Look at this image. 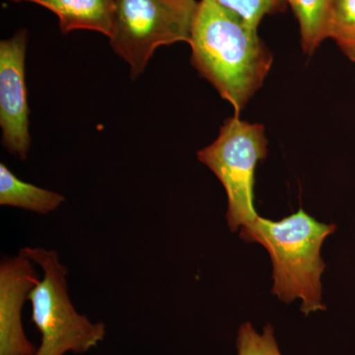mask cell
<instances>
[{
  "label": "cell",
  "mask_w": 355,
  "mask_h": 355,
  "mask_svg": "<svg viewBox=\"0 0 355 355\" xmlns=\"http://www.w3.org/2000/svg\"><path fill=\"white\" fill-rule=\"evenodd\" d=\"M236 347L238 355H282L272 324L263 327L261 334L249 322L241 324L238 331Z\"/></svg>",
  "instance_id": "4fadbf2b"
},
{
  "label": "cell",
  "mask_w": 355,
  "mask_h": 355,
  "mask_svg": "<svg viewBox=\"0 0 355 355\" xmlns=\"http://www.w3.org/2000/svg\"><path fill=\"white\" fill-rule=\"evenodd\" d=\"M198 6L196 0H114L110 44L130 78L144 73L160 46L190 43Z\"/></svg>",
  "instance_id": "277c9868"
},
{
  "label": "cell",
  "mask_w": 355,
  "mask_h": 355,
  "mask_svg": "<svg viewBox=\"0 0 355 355\" xmlns=\"http://www.w3.org/2000/svg\"><path fill=\"white\" fill-rule=\"evenodd\" d=\"M197 155L226 191V220L230 230L237 231L256 220L259 216L254 207V172L268 155L265 127L234 114L224 121L217 139Z\"/></svg>",
  "instance_id": "5b68a950"
},
{
  "label": "cell",
  "mask_w": 355,
  "mask_h": 355,
  "mask_svg": "<svg viewBox=\"0 0 355 355\" xmlns=\"http://www.w3.org/2000/svg\"><path fill=\"white\" fill-rule=\"evenodd\" d=\"M189 44L193 67L240 116L273 64L258 29L214 0H200Z\"/></svg>",
  "instance_id": "6da1fadb"
},
{
  "label": "cell",
  "mask_w": 355,
  "mask_h": 355,
  "mask_svg": "<svg viewBox=\"0 0 355 355\" xmlns=\"http://www.w3.org/2000/svg\"><path fill=\"white\" fill-rule=\"evenodd\" d=\"M31 2L55 14L62 34L77 30L101 33L110 37L113 26L114 0H10Z\"/></svg>",
  "instance_id": "ba28073f"
},
{
  "label": "cell",
  "mask_w": 355,
  "mask_h": 355,
  "mask_svg": "<svg viewBox=\"0 0 355 355\" xmlns=\"http://www.w3.org/2000/svg\"><path fill=\"white\" fill-rule=\"evenodd\" d=\"M19 253L43 270V277L28 295L32 321L41 333L35 355L83 354L103 342L106 324L79 314L69 297L67 266L55 250L25 247Z\"/></svg>",
  "instance_id": "3957f363"
},
{
  "label": "cell",
  "mask_w": 355,
  "mask_h": 355,
  "mask_svg": "<svg viewBox=\"0 0 355 355\" xmlns=\"http://www.w3.org/2000/svg\"><path fill=\"white\" fill-rule=\"evenodd\" d=\"M34 263L20 253L0 265V355H35L37 349L25 335L22 310L40 282Z\"/></svg>",
  "instance_id": "52a82bcc"
},
{
  "label": "cell",
  "mask_w": 355,
  "mask_h": 355,
  "mask_svg": "<svg viewBox=\"0 0 355 355\" xmlns=\"http://www.w3.org/2000/svg\"><path fill=\"white\" fill-rule=\"evenodd\" d=\"M330 39L355 64V0H333Z\"/></svg>",
  "instance_id": "8fae6325"
},
{
  "label": "cell",
  "mask_w": 355,
  "mask_h": 355,
  "mask_svg": "<svg viewBox=\"0 0 355 355\" xmlns=\"http://www.w3.org/2000/svg\"><path fill=\"white\" fill-rule=\"evenodd\" d=\"M28 31L21 29L0 42V128L2 146L11 155L26 160L31 148L30 110L25 62Z\"/></svg>",
  "instance_id": "8992f818"
},
{
  "label": "cell",
  "mask_w": 355,
  "mask_h": 355,
  "mask_svg": "<svg viewBox=\"0 0 355 355\" xmlns=\"http://www.w3.org/2000/svg\"><path fill=\"white\" fill-rule=\"evenodd\" d=\"M65 197L57 191L22 181L6 164H0V205L48 214L62 205Z\"/></svg>",
  "instance_id": "9c48e42d"
},
{
  "label": "cell",
  "mask_w": 355,
  "mask_h": 355,
  "mask_svg": "<svg viewBox=\"0 0 355 355\" xmlns=\"http://www.w3.org/2000/svg\"><path fill=\"white\" fill-rule=\"evenodd\" d=\"M300 29L301 46L311 55L330 39L333 0H286Z\"/></svg>",
  "instance_id": "30bf717a"
},
{
  "label": "cell",
  "mask_w": 355,
  "mask_h": 355,
  "mask_svg": "<svg viewBox=\"0 0 355 355\" xmlns=\"http://www.w3.org/2000/svg\"><path fill=\"white\" fill-rule=\"evenodd\" d=\"M240 237L258 243L270 254L272 263V293L284 302L300 299L302 313L326 310L322 299V275L324 265L322 246L336 231L335 224L316 220L300 209L282 220L259 216L243 226Z\"/></svg>",
  "instance_id": "7a4b0ae2"
},
{
  "label": "cell",
  "mask_w": 355,
  "mask_h": 355,
  "mask_svg": "<svg viewBox=\"0 0 355 355\" xmlns=\"http://www.w3.org/2000/svg\"><path fill=\"white\" fill-rule=\"evenodd\" d=\"M219 6L241 18L247 25L259 29L261 20L286 10V0H214Z\"/></svg>",
  "instance_id": "7c38bea8"
}]
</instances>
